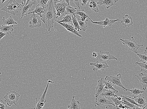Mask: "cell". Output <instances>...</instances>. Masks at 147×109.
Returning <instances> with one entry per match:
<instances>
[{"mask_svg": "<svg viewBox=\"0 0 147 109\" xmlns=\"http://www.w3.org/2000/svg\"><path fill=\"white\" fill-rule=\"evenodd\" d=\"M41 18L46 28L50 33L51 28H53L54 20L56 18V9L53 5V0H50Z\"/></svg>", "mask_w": 147, "mask_h": 109, "instance_id": "cell-1", "label": "cell"}, {"mask_svg": "<svg viewBox=\"0 0 147 109\" xmlns=\"http://www.w3.org/2000/svg\"><path fill=\"white\" fill-rule=\"evenodd\" d=\"M20 5V4L16 1V0H9L7 4L1 9L15 16L16 14L18 12V9Z\"/></svg>", "mask_w": 147, "mask_h": 109, "instance_id": "cell-2", "label": "cell"}, {"mask_svg": "<svg viewBox=\"0 0 147 109\" xmlns=\"http://www.w3.org/2000/svg\"><path fill=\"white\" fill-rule=\"evenodd\" d=\"M20 95L15 91H10L7 93L4 98L5 102L9 106H11L12 104H15L16 106V103L18 101Z\"/></svg>", "mask_w": 147, "mask_h": 109, "instance_id": "cell-3", "label": "cell"}, {"mask_svg": "<svg viewBox=\"0 0 147 109\" xmlns=\"http://www.w3.org/2000/svg\"><path fill=\"white\" fill-rule=\"evenodd\" d=\"M68 5L65 2H57L55 4V8L56 11V19L59 18L63 19L67 15L66 8Z\"/></svg>", "mask_w": 147, "mask_h": 109, "instance_id": "cell-4", "label": "cell"}, {"mask_svg": "<svg viewBox=\"0 0 147 109\" xmlns=\"http://www.w3.org/2000/svg\"><path fill=\"white\" fill-rule=\"evenodd\" d=\"M120 40L122 41V43L126 46V47L129 50L137 54L138 52V50L143 45H139L137 43L136 41L131 37V39L129 40H125L120 39Z\"/></svg>", "mask_w": 147, "mask_h": 109, "instance_id": "cell-5", "label": "cell"}, {"mask_svg": "<svg viewBox=\"0 0 147 109\" xmlns=\"http://www.w3.org/2000/svg\"><path fill=\"white\" fill-rule=\"evenodd\" d=\"M49 82L48 81V83L47 85L45 91L42 96L38 98H36V103L34 109H42L45 105L47 100L46 99V97L48 89L49 87Z\"/></svg>", "mask_w": 147, "mask_h": 109, "instance_id": "cell-6", "label": "cell"}, {"mask_svg": "<svg viewBox=\"0 0 147 109\" xmlns=\"http://www.w3.org/2000/svg\"><path fill=\"white\" fill-rule=\"evenodd\" d=\"M122 77L121 74L120 73L116 76H107L105 77V79L107 81H111L115 86L121 87L124 91H127V89L124 87L121 82V79Z\"/></svg>", "mask_w": 147, "mask_h": 109, "instance_id": "cell-7", "label": "cell"}, {"mask_svg": "<svg viewBox=\"0 0 147 109\" xmlns=\"http://www.w3.org/2000/svg\"><path fill=\"white\" fill-rule=\"evenodd\" d=\"M96 58L100 62L106 63L111 60H118L117 58L111 55L109 52H103L101 51L97 53V56Z\"/></svg>", "mask_w": 147, "mask_h": 109, "instance_id": "cell-8", "label": "cell"}, {"mask_svg": "<svg viewBox=\"0 0 147 109\" xmlns=\"http://www.w3.org/2000/svg\"><path fill=\"white\" fill-rule=\"evenodd\" d=\"M55 20L58 23H59L60 24L64 27L67 30L68 32H70L80 37H82L76 30L73 23L62 22H59L58 20Z\"/></svg>", "mask_w": 147, "mask_h": 109, "instance_id": "cell-9", "label": "cell"}, {"mask_svg": "<svg viewBox=\"0 0 147 109\" xmlns=\"http://www.w3.org/2000/svg\"><path fill=\"white\" fill-rule=\"evenodd\" d=\"M30 17L29 22L30 28H32L36 27L39 28L41 26V21L38 18V16L36 13H32Z\"/></svg>", "mask_w": 147, "mask_h": 109, "instance_id": "cell-10", "label": "cell"}, {"mask_svg": "<svg viewBox=\"0 0 147 109\" xmlns=\"http://www.w3.org/2000/svg\"><path fill=\"white\" fill-rule=\"evenodd\" d=\"M90 20L91 22L94 24H97L99 25L102 26L105 28L106 26H111L114 24L115 22L118 21H120V20L117 19L115 20H110L108 18H106L104 20L97 22H94L90 18H88Z\"/></svg>", "mask_w": 147, "mask_h": 109, "instance_id": "cell-11", "label": "cell"}, {"mask_svg": "<svg viewBox=\"0 0 147 109\" xmlns=\"http://www.w3.org/2000/svg\"><path fill=\"white\" fill-rule=\"evenodd\" d=\"M35 3H36L33 1H30L25 5L20 4L19 7L22 14L20 19L21 20L24 16H26V14L30 11L33 5L35 4Z\"/></svg>", "mask_w": 147, "mask_h": 109, "instance_id": "cell-12", "label": "cell"}, {"mask_svg": "<svg viewBox=\"0 0 147 109\" xmlns=\"http://www.w3.org/2000/svg\"><path fill=\"white\" fill-rule=\"evenodd\" d=\"M88 66H95V68L93 69V70L94 71H96L98 70L104 71L105 69L109 67L107 63L102 62L100 61H96L94 63H90Z\"/></svg>", "mask_w": 147, "mask_h": 109, "instance_id": "cell-13", "label": "cell"}, {"mask_svg": "<svg viewBox=\"0 0 147 109\" xmlns=\"http://www.w3.org/2000/svg\"><path fill=\"white\" fill-rule=\"evenodd\" d=\"M96 98L95 107L96 106V105L100 106L107 104H112L114 105L113 104L111 103V102L105 96L100 95Z\"/></svg>", "mask_w": 147, "mask_h": 109, "instance_id": "cell-14", "label": "cell"}, {"mask_svg": "<svg viewBox=\"0 0 147 109\" xmlns=\"http://www.w3.org/2000/svg\"><path fill=\"white\" fill-rule=\"evenodd\" d=\"M135 76L139 80L140 84L143 87V90L145 91L147 87V74L140 73L139 75H136Z\"/></svg>", "mask_w": 147, "mask_h": 109, "instance_id": "cell-15", "label": "cell"}, {"mask_svg": "<svg viewBox=\"0 0 147 109\" xmlns=\"http://www.w3.org/2000/svg\"><path fill=\"white\" fill-rule=\"evenodd\" d=\"M103 78H102L98 81V83L95 91L96 93L95 94V97H97L102 93V90L104 89L105 84L103 81Z\"/></svg>", "mask_w": 147, "mask_h": 109, "instance_id": "cell-16", "label": "cell"}, {"mask_svg": "<svg viewBox=\"0 0 147 109\" xmlns=\"http://www.w3.org/2000/svg\"><path fill=\"white\" fill-rule=\"evenodd\" d=\"M118 92V91H116L113 90L104 89L100 95L105 96L108 99H109L112 97H117V95H116L115 94Z\"/></svg>", "mask_w": 147, "mask_h": 109, "instance_id": "cell-17", "label": "cell"}, {"mask_svg": "<svg viewBox=\"0 0 147 109\" xmlns=\"http://www.w3.org/2000/svg\"><path fill=\"white\" fill-rule=\"evenodd\" d=\"M133 98L134 99L136 104L139 106L140 108L142 109L146 108V102L145 97L142 96L141 94H140L137 98Z\"/></svg>", "mask_w": 147, "mask_h": 109, "instance_id": "cell-18", "label": "cell"}, {"mask_svg": "<svg viewBox=\"0 0 147 109\" xmlns=\"http://www.w3.org/2000/svg\"><path fill=\"white\" fill-rule=\"evenodd\" d=\"M121 22L122 25L125 27L130 26L133 24L132 17L128 15H126L125 16L122 17Z\"/></svg>", "mask_w": 147, "mask_h": 109, "instance_id": "cell-19", "label": "cell"}, {"mask_svg": "<svg viewBox=\"0 0 147 109\" xmlns=\"http://www.w3.org/2000/svg\"><path fill=\"white\" fill-rule=\"evenodd\" d=\"M45 8L44 7L41 5L37 4L36 6L35 9H32V11L31 12L27 13L26 15L27 16V14H30L32 13H36L37 16H39L40 18L42 17L43 13L45 11Z\"/></svg>", "mask_w": 147, "mask_h": 109, "instance_id": "cell-20", "label": "cell"}, {"mask_svg": "<svg viewBox=\"0 0 147 109\" xmlns=\"http://www.w3.org/2000/svg\"><path fill=\"white\" fill-rule=\"evenodd\" d=\"M98 5L106 7L107 9L110 8L114 5L113 0H97Z\"/></svg>", "mask_w": 147, "mask_h": 109, "instance_id": "cell-21", "label": "cell"}, {"mask_svg": "<svg viewBox=\"0 0 147 109\" xmlns=\"http://www.w3.org/2000/svg\"><path fill=\"white\" fill-rule=\"evenodd\" d=\"M13 25H2V26H0V31L6 33L9 36V34H11V32L13 31Z\"/></svg>", "mask_w": 147, "mask_h": 109, "instance_id": "cell-22", "label": "cell"}, {"mask_svg": "<svg viewBox=\"0 0 147 109\" xmlns=\"http://www.w3.org/2000/svg\"><path fill=\"white\" fill-rule=\"evenodd\" d=\"M80 103L78 101H76L75 99V96H73L70 105L68 106V109H80Z\"/></svg>", "mask_w": 147, "mask_h": 109, "instance_id": "cell-23", "label": "cell"}, {"mask_svg": "<svg viewBox=\"0 0 147 109\" xmlns=\"http://www.w3.org/2000/svg\"><path fill=\"white\" fill-rule=\"evenodd\" d=\"M127 91L131 92L132 96L134 97V98L138 97L140 94H141L145 92V91L140 90L138 87L133 88V89L131 90L127 89Z\"/></svg>", "mask_w": 147, "mask_h": 109, "instance_id": "cell-24", "label": "cell"}, {"mask_svg": "<svg viewBox=\"0 0 147 109\" xmlns=\"http://www.w3.org/2000/svg\"><path fill=\"white\" fill-rule=\"evenodd\" d=\"M77 20L81 30H82L84 31L86 30L87 28L88 20L86 19L85 21H82L81 20L80 18H78Z\"/></svg>", "mask_w": 147, "mask_h": 109, "instance_id": "cell-25", "label": "cell"}, {"mask_svg": "<svg viewBox=\"0 0 147 109\" xmlns=\"http://www.w3.org/2000/svg\"><path fill=\"white\" fill-rule=\"evenodd\" d=\"M3 23L6 25H9L12 24H17L18 23L16 22L12 18L11 16H10L9 18L7 19H5V17L2 18Z\"/></svg>", "mask_w": 147, "mask_h": 109, "instance_id": "cell-26", "label": "cell"}, {"mask_svg": "<svg viewBox=\"0 0 147 109\" xmlns=\"http://www.w3.org/2000/svg\"><path fill=\"white\" fill-rule=\"evenodd\" d=\"M139 58L140 59V61L142 63H145L147 61V47H146V48L144 50V52L138 53H137Z\"/></svg>", "mask_w": 147, "mask_h": 109, "instance_id": "cell-27", "label": "cell"}, {"mask_svg": "<svg viewBox=\"0 0 147 109\" xmlns=\"http://www.w3.org/2000/svg\"><path fill=\"white\" fill-rule=\"evenodd\" d=\"M89 4H91L92 5L91 10L96 13L99 12V5L98 4L97 0H90Z\"/></svg>", "mask_w": 147, "mask_h": 109, "instance_id": "cell-28", "label": "cell"}, {"mask_svg": "<svg viewBox=\"0 0 147 109\" xmlns=\"http://www.w3.org/2000/svg\"><path fill=\"white\" fill-rule=\"evenodd\" d=\"M104 83L105 84V86L104 87L105 89H110L114 90L116 91H118L116 90L113 87L114 84L113 83L111 82L110 81H104Z\"/></svg>", "mask_w": 147, "mask_h": 109, "instance_id": "cell-29", "label": "cell"}, {"mask_svg": "<svg viewBox=\"0 0 147 109\" xmlns=\"http://www.w3.org/2000/svg\"><path fill=\"white\" fill-rule=\"evenodd\" d=\"M77 8L72 7L70 6H67L66 8V12L67 14L71 15H76L75 13L77 11Z\"/></svg>", "mask_w": 147, "mask_h": 109, "instance_id": "cell-30", "label": "cell"}, {"mask_svg": "<svg viewBox=\"0 0 147 109\" xmlns=\"http://www.w3.org/2000/svg\"><path fill=\"white\" fill-rule=\"evenodd\" d=\"M121 101H122L123 103L124 104L127 106L129 108V109H141L136 105L132 104L130 102L123 100H121Z\"/></svg>", "mask_w": 147, "mask_h": 109, "instance_id": "cell-31", "label": "cell"}, {"mask_svg": "<svg viewBox=\"0 0 147 109\" xmlns=\"http://www.w3.org/2000/svg\"><path fill=\"white\" fill-rule=\"evenodd\" d=\"M72 16L73 23L76 30L78 32L82 30L80 28L79 24H78L76 15H72Z\"/></svg>", "mask_w": 147, "mask_h": 109, "instance_id": "cell-32", "label": "cell"}, {"mask_svg": "<svg viewBox=\"0 0 147 109\" xmlns=\"http://www.w3.org/2000/svg\"><path fill=\"white\" fill-rule=\"evenodd\" d=\"M75 14L79 15L81 17H85L86 18H90L89 16L84 9L77 10L76 12L75 13Z\"/></svg>", "mask_w": 147, "mask_h": 109, "instance_id": "cell-33", "label": "cell"}, {"mask_svg": "<svg viewBox=\"0 0 147 109\" xmlns=\"http://www.w3.org/2000/svg\"><path fill=\"white\" fill-rule=\"evenodd\" d=\"M63 19L62 20H60V21L59 20V21L62 22L73 23L72 16V15L67 14L64 17Z\"/></svg>", "mask_w": 147, "mask_h": 109, "instance_id": "cell-34", "label": "cell"}, {"mask_svg": "<svg viewBox=\"0 0 147 109\" xmlns=\"http://www.w3.org/2000/svg\"><path fill=\"white\" fill-rule=\"evenodd\" d=\"M147 62L145 63H139L138 62H136L135 63V66L137 65H139L141 67V70H140V72L142 71H144L145 73H146L147 71Z\"/></svg>", "mask_w": 147, "mask_h": 109, "instance_id": "cell-35", "label": "cell"}, {"mask_svg": "<svg viewBox=\"0 0 147 109\" xmlns=\"http://www.w3.org/2000/svg\"><path fill=\"white\" fill-rule=\"evenodd\" d=\"M50 0H38L37 4L43 6L45 8L47 5V2Z\"/></svg>", "mask_w": 147, "mask_h": 109, "instance_id": "cell-36", "label": "cell"}, {"mask_svg": "<svg viewBox=\"0 0 147 109\" xmlns=\"http://www.w3.org/2000/svg\"><path fill=\"white\" fill-rule=\"evenodd\" d=\"M8 108L7 105L6 104L5 102L2 100H0V109H7Z\"/></svg>", "mask_w": 147, "mask_h": 109, "instance_id": "cell-37", "label": "cell"}, {"mask_svg": "<svg viewBox=\"0 0 147 109\" xmlns=\"http://www.w3.org/2000/svg\"><path fill=\"white\" fill-rule=\"evenodd\" d=\"M81 1V0H70L71 2L74 3L79 9H80V2Z\"/></svg>", "mask_w": 147, "mask_h": 109, "instance_id": "cell-38", "label": "cell"}, {"mask_svg": "<svg viewBox=\"0 0 147 109\" xmlns=\"http://www.w3.org/2000/svg\"><path fill=\"white\" fill-rule=\"evenodd\" d=\"M69 1L70 0H54V4H55V3L59 2H65L67 3L68 6H70L69 4Z\"/></svg>", "mask_w": 147, "mask_h": 109, "instance_id": "cell-39", "label": "cell"}, {"mask_svg": "<svg viewBox=\"0 0 147 109\" xmlns=\"http://www.w3.org/2000/svg\"><path fill=\"white\" fill-rule=\"evenodd\" d=\"M90 0H81V5L83 6H85L88 4Z\"/></svg>", "mask_w": 147, "mask_h": 109, "instance_id": "cell-40", "label": "cell"}, {"mask_svg": "<svg viewBox=\"0 0 147 109\" xmlns=\"http://www.w3.org/2000/svg\"><path fill=\"white\" fill-rule=\"evenodd\" d=\"M106 109H119V108L116 107L113 105L109 104L106 107Z\"/></svg>", "mask_w": 147, "mask_h": 109, "instance_id": "cell-41", "label": "cell"}, {"mask_svg": "<svg viewBox=\"0 0 147 109\" xmlns=\"http://www.w3.org/2000/svg\"><path fill=\"white\" fill-rule=\"evenodd\" d=\"M7 35V34L6 33L0 31V40H1L3 37H4Z\"/></svg>", "mask_w": 147, "mask_h": 109, "instance_id": "cell-42", "label": "cell"}, {"mask_svg": "<svg viewBox=\"0 0 147 109\" xmlns=\"http://www.w3.org/2000/svg\"><path fill=\"white\" fill-rule=\"evenodd\" d=\"M91 56L92 57L96 58L97 56V53L96 52H93V53H92Z\"/></svg>", "mask_w": 147, "mask_h": 109, "instance_id": "cell-43", "label": "cell"}, {"mask_svg": "<svg viewBox=\"0 0 147 109\" xmlns=\"http://www.w3.org/2000/svg\"><path fill=\"white\" fill-rule=\"evenodd\" d=\"M22 5H25L27 2V0H21Z\"/></svg>", "mask_w": 147, "mask_h": 109, "instance_id": "cell-44", "label": "cell"}, {"mask_svg": "<svg viewBox=\"0 0 147 109\" xmlns=\"http://www.w3.org/2000/svg\"><path fill=\"white\" fill-rule=\"evenodd\" d=\"M38 1V0H27L26 5L27 4V3H28L30 1H33L34 2L36 3V1Z\"/></svg>", "mask_w": 147, "mask_h": 109, "instance_id": "cell-45", "label": "cell"}, {"mask_svg": "<svg viewBox=\"0 0 147 109\" xmlns=\"http://www.w3.org/2000/svg\"><path fill=\"white\" fill-rule=\"evenodd\" d=\"M86 18H85V17H81L80 18L81 20L82 21H85V20H86Z\"/></svg>", "mask_w": 147, "mask_h": 109, "instance_id": "cell-46", "label": "cell"}, {"mask_svg": "<svg viewBox=\"0 0 147 109\" xmlns=\"http://www.w3.org/2000/svg\"><path fill=\"white\" fill-rule=\"evenodd\" d=\"M119 1H121V0H114V1L115 3Z\"/></svg>", "mask_w": 147, "mask_h": 109, "instance_id": "cell-47", "label": "cell"}, {"mask_svg": "<svg viewBox=\"0 0 147 109\" xmlns=\"http://www.w3.org/2000/svg\"><path fill=\"white\" fill-rule=\"evenodd\" d=\"M6 0H2V4H3Z\"/></svg>", "mask_w": 147, "mask_h": 109, "instance_id": "cell-48", "label": "cell"}, {"mask_svg": "<svg viewBox=\"0 0 147 109\" xmlns=\"http://www.w3.org/2000/svg\"><path fill=\"white\" fill-rule=\"evenodd\" d=\"M1 72H0V75H1Z\"/></svg>", "mask_w": 147, "mask_h": 109, "instance_id": "cell-49", "label": "cell"}]
</instances>
